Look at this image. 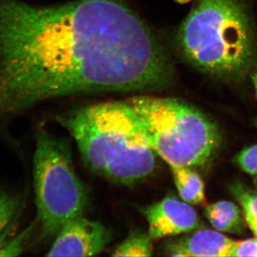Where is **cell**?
<instances>
[{
    "label": "cell",
    "mask_w": 257,
    "mask_h": 257,
    "mask_svg": "<svg viewBox=\"0 0 257 257\" xmlns=\"http://www.w3.org/2000/svg\"><path fill=\"white\" fill-rule=\"evenodd\" d=\"M174 76L164 44L123 0H0V106L10 116L60 96L161 91Z\"/></svg>",
    "instance_id": "1"
},
{
    "label": "cell",
    "mask_w": 257,
    "mask_h": 257,
    "mask_svg": "<svg viewBox=\"0 0 257 257\" xmlns=\"http://www.w3.org/2000/svg\"><path fill=\"white\" fill-rule=\"evenodd\" d=\"M57 121L73 137L93 172L132 185L156 167L155 152L128 101H107L71 111Z\"/></svg>",
    "instance_id": "2"
},
{
    "label": "cell",
    "mask_w": 257,
    "mask_h": 257,
    "mask_svg": "<svg viewBox=\"0 0 257 257\" xmlns=\"http://www.w3.org/2000/svg\"><path fill=\"white\" fill-rule=\"evenodd\" d=\"M177 42L191 64L219 78H243L256 61V32L243 0H197Z\"/></svg>",
    "instance_id": "3"
},
{
    "label": "cell",
    "mask_w": 257,
    "mask_h": 257,
    "mask_svg": "<svg viewBox=\"0 0 257 257\" xmlns=\"http://www.w3.org/2000/svg\"><path fill=\"white\" fill-rule=\"evenodd\" d=\"M155 154L172 166H202L221 141L212 120L179 99L138 96L128 99Z\"/></svg>",
    "instance_id": "4"
},
{
    "label": "cell",
    "mask_w": 257,
    "mask_h": 257,
    "mask_svg": "<svg viewBox=\"0 0 257 257\" xmlns=\"http://www.w3.org/2000/svg\"><path fill=\"white\" fill-rule=\"evenodd\" d=\"M33 179L42 236L55 237L71 219L84 214L87 190L74 170L68 143L39 128L35 136Z\"/></svg>",
    "instance_id": "5"
},
{
    "label": "cell",
    "mask_w": 257,
    "mask_h": 257,
    "mask_svg": "<svg viewBox=\"0 0 257 257\" xmlns=\"http://www.w3.org/2000/svg\"><path fill=\"white\" fill-rule=\"evenodd\" d=\"M110 229L84 214L71 219L55 236L48 256H92L104 249L111 241Z\"/></svg>",
    "instance_id": "6"
},
{
    "label": "cell",
    "mask_w": 257,
    "mask_h": 257,
    "mask_svg": "<svg viewBox=\"0 0 257 257\" xmlns=\"http://www.w3.org/2000/svg\"><path fill=\"white\" fill-rule=\"evenodd\" d=\"M152 240L190 233L202 226L197 211L191 204L173 196L144 209Z\"/></svg>",
    "instance_id": "7"
},
{
    "label": "cell",
    "mask_w": 257,
    "mask_h": 257,
    "mask_svg": "<svg viewBox=\"0 0 257 257\" xmlns=\"http://www.w3.org/2000/svg\"><path fill=\"white\" fill-rule=\"evenodd\" d=\"M234 242L219 231L199 229L171 241L166 246L165 251L172 256H229Z\"/></svg>",
    "instance_id": "8"
},
{
    "label": "cell",
    "mask_w": 257,
    "mask_h": 257,
    "mask_svg": "<svg viewBox=\"0 0 257 257\" xmlns=\"http://www.w3.org/2000/svg\"><path fill=\"white\" fill-rule=\"evenodd\" d=\"M204 215L214 229L221 232L243 235L246 233V219L242 211L229 201L209 204Z\"/></svg>",
    "instance_id": "9"
},
{
    "label": "cell",
    "mask_w": 257,
    "mask_h": 257,
    "mask_svg": "<svg viewBox=\"0 0 257 257\" xmlns=\"http://www.w3.org/2000/svg\"><path fill=\"white\" fill-rule=\"evenodd\" d=\"M172 177L181 199L191 205L205 202L204 184L202 179L189 167L172 166Z\"/></svg>",
    "instance_id": "10"
},
{
    "label": "cell",
    "mask_w": 257,
    "mask_h": 257,
    "mask_svg": "<svg viewBox=\"0 0 257 257\" xmlns=\"http://www.w3.org/2000/svg\"><path fill=\"white\" fill-rule=\"evenodd\" d=\"M229 191L242 208L248 227L257 237V192L240 182L231 184Z\"/></svg>",
    "instance_id": "11"
},
{
    "label": "cell",
    "mask_w": 257,
    "mask_h": 257,
    "mask_svg": "<svg viewBox=\"0 0 257 257\" xmlns=\"http://www.w3.org/2000/svg\"><path fill=\"white\" fill-rule=\"evenodd\" d=\"M152 238L149 234L135 231L128 235L112 253L113 256H151L153 254Z\"/></svg>",
    "instance_id": "12"
},
{
    "label": "cell",
    "mask_w": 257,
    "mask_h": 257,
    "mask_svg": "<svg viewBox=\"0 0 257 257\" xmlns=\"http://www.w3.org/2000/svg\"><path fill=\"white\" fill-rule=\"evenodd\" d=\"M22 202L21 194L0 189V236L18 216Z\"/></svg>",
    "instance_id": "13"
},
{
    "label": "cell",
    "mask_w": 257,
    "mask_h": 257,
    "mask_svg": "<svg viewBox=\"0 0 257 257\" xmlns=\"http://www.w3.org/2000/svg\"><path fill=\"white\" fill-rule=\"evenodd\" d=\"M234 161L243 172L257 175V145L243 149L235 156Z\"/></svg>",
    "instance_id": "14"
},
{
    "label": "cell",
    "mask_w": 257,
    "mask_h": 257,
    "mask_svg": "<svg viewBox=\"0 0 257 257\" xmlns=\"http://www.w3.org/2000/svg\"><path fill=\"white\" fill-rule=\"evenodd\" d=\"M229 256H257V238L234 241Z\"/></svg>",
    "instance_id": "15"
},
{
    "label": "cell",
    "mask_w": 257,
    "mask_h": 257,
    "mask_svg": "<svg viewBox=\"0 0 257 257\" xmlns=\"http://www.w3.org/2000/svg\"><path fill=\"white\" fill-rule=\"evenodd\" d=\"M251 79H252L253 87H254L255 91H256L257 95V67L253 70Z\"/></svg>",
    "instance_id": "16"
},
{
    "label": "cell",
    "mask_w": 257,
    "mask_h": 257,
    "mask_svg": "<svg viewBox=\"0 0 257 257\" xmlns=\"http://www.w3.org/2000/svg\"><path fill=\"white\" fill-rule=\"evenodd\" d=\"M176 3H179V4H187V3H190L193 0H174Z\"/></svg>",
    "instance_id": "17"
},
{
    "label": "cell",
    "mask_w": 257,
    "mask_h": 257,
    "mask_svg": "<svg viewBox=\"0 0 257 257\" xmlns=\"http://www.w3.org/2000/svg\"><path fill=\"white\" fill-rule=\"evenodd\" d=\"M254 184L256 186V188L257 189V177L254 179Z\"/></svg>",
    "instance_id": "18"
}]
</instances>
